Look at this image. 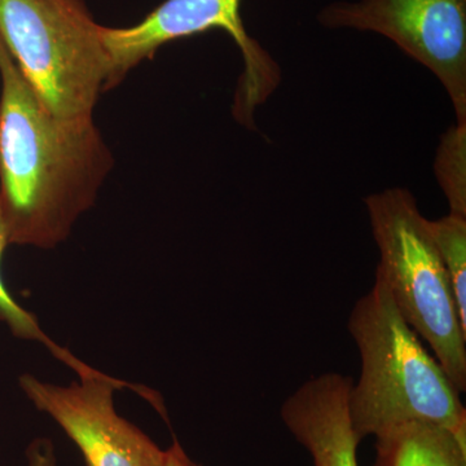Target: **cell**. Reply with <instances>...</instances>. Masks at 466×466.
I'll return each mask as SVG.
<instances>
[{
	"mask_svg": "<svg viewBox=\"0 0 466 466\" xmlns=\"http://www.w3.org/2000/svg\"><path fill=\"white\" fill-rule=\"evenodd\" d=\"M435 174L450 214L466 218V125L455 124L441 137Z\"/></svg>",
	"mask_w": 466,
	"mask_h": 466,
	"instance_id": "obj_11",
	"label": "cell"
},
{
	"mask_svg": "<svg viewBox=\"0 0 466 466\" xmlns=\"http://www.w3.org/2000/svg\"><path fill=\"white\" fill-rule=\"evenodd\" d=\"M73 370L78 380L67 386L27 373L18 385L78 447L86 466H164L165 450L116 412L115 392L124 382L81 360Z\"/></svg>",
	"mask_w": 466,
	"mask_h": 466,
	"instance_id": "obj_7",
	"label": "cell"
},
{
	"mask_svg": "<svg viewBox=\"0 0 466 466\" xmlns=\"http://www.w3.org/2000/svg\"><path fill=\"white\" fill-rule=\"evenodd\" d=\"M318 21L328 29L377 33L431 70L466 125V0L334 2Z\"/></svg>",
	"mask_w": 466,
	"mask_h": 466,
	"instance_id": "obj_6",
	"label": "cell"
},
{
	"mask_svg": "<svg viewBox=\"0 0 466 466\" xmlns=\"http://www.w3.org/2000/svg\"><path fill=\"white\" fill-rule=\"evenodd\" d=\"M27 466H58L54 443L47 438H36L26 449Z\"/></svg>",
	"mask_w": 466,
	"mask_h": 466,
	"instance_id": "obj_13",
	"label": "cell"
},
{
	"mask_svg": "<svg viewBox=\"0 0 466 466\" xmlns=\"http://www.w3.org/2000/svg\"><path fill=\"white\" fill-rule=\"evenodd\" d=\"M431 231L466 329V218L450 214L431 220Z\"/></svg>",
	"mask_w": 466,
	"mask_h": 466,
	"instance_id": "obj_10",
	"label": "cell"
},
{
	"mask_svg": "<svg viewBox=\"0 0 466 466\" xmlns=\"http://www.w3.org/2000/svg\"><path fill=\"white\" fill-rule=\"evenodd\" d=\"M375 438L373 466H466V441L443 426L408 422Z\"/></svg>",
	"mask_w": 466,
	"mask_h": 466,
	"instance_id": "obj_9",
	"label": "cell"
},
{
	"mask_svg": "<svg viewBox=\"0 0 466 466\" xmlns=\"http://www.w3.org/2000/svg\"><path fill=\"white\" fill-rule=\"evenodd\" d=\"M364 202L380 253L376 275L461 394L466 390V329L431 220L422 216L412 193L400 187L373 193Z\"/></svg>",
	"mask_w": 466,
	"mask_h": 466,
	"instance_id": "obj_3",
	"label": "cell"
},
{
	"mask_svg": "<svg viewBox=\"0 0 466 466\" xmlns=\"http://www.w3.org/2000/svg\"><path fill=\"white\" fill-rule=\"evenodd\" d=\"M348 327L361 359L360 379L350 391L359 440L408 422H429L466 441V410L458 389L401 317L379 276L355 303Z\"/></svg>",
	"mask_w": 466,
	"mask_h": 466,
	"instance_id": "obj_2",
	"label": "cell"
},
{
	"mask_svg": "<svg viewBox=\"0 0 466 466\" xmlns=\"http://www.w3.org/2000/svg\"><path fill=\"white\" fill-rule=\"evenodd\" d=\"M9 245L7 227H5V217H3L2 207H0V321H3L12 334L26 341L42 343L46 348L50 349L52 354L66 363L72 352L56 345L52 339L46 336L38 320L32 312L26 311L23 306L18 305L16 299L9 294L7 287L2 278L3 254Z\"/></svg>",
	"mask_w": 466,
	"mask_h": 466,
	"instance_id": "obj_12",
	"label": "cell"
},
{
	"mask_svg": "<svg viewBox=\"0 0 466 466\" xmlns=\"http://www.w3.org/2000/svg\"><path fill=\"white\" fill-rule=\"evenodd\" d=\"M242 0H164L139 24L128 27L101 26L109 58L108 90L124 81L133 67L177 39L210 30H223L235 41L244 61L233 103V116L254 127V113L280 84V67L245 29Z\"/></svg>",
	"mask_w": 466,
	"mask_h": 466,
	"instance_id": "obj_5",
	"label": "cell"
},
{
	"mask_svg": "<svg viewBox=\"0 0 466 466\" xmlns=\"http://www.w3.org/2000/svg\"><path fill=\"white\" fill-rule=\"evenodd\" d=\"M113 164L94 116L52 115L0 38V207L9 245L63 244Z\"/></svg>",
	"mask_w": 466,
	"mask_h": 466,
	"instance_id": "obj_1",
	"label": "cell"
},
{
	"mask_svg": "<svg viewBox=\"0 0 466 466\" xmlns=\"http://www.w3.org/2000/svg\"><path fill=\"white\" fill-rule=\"evenodd\" d=\"M164 466H201L198 462L193 461L186 451H184L179 441L174 440L173 444L165 450Z\"/></svg>",
	"mask_w": 466,
	"mask_h": 466,
	"instance_id": "obj_14",
	"label": "cell"
},
{
	"mask_svg": "<svg viewBox=\"0 0 466 466\" xmlns=\"http://www.w3.org/2000/svg\"><path fill=\"white\" fill-rule=\"evenodd\" d=\"M0 38L52 115L94 116L109 58L84 0H0Z\"/></svg>",
	"mask_w": 466,
	"mask_h": 466,
	"instance_id": "obj_4",
	"label": "cell"
},
{
	"mask_svg": "<svg viewBox=\"0 0 466 466\" xmlns=\"http://www.w3.org/2000/svg\"><path fill=\"white\" fill-rule=\"evenodd\" d=\"M352 380L323 373L297 389L281 406L285 428L314 466H359L360 443L350 417Z\"/></svg>",
	"mask_w": 466,
	"mask_h": 466,
	"instance_id": "obj_8",
	"label": "cell"
}]
</instances>
